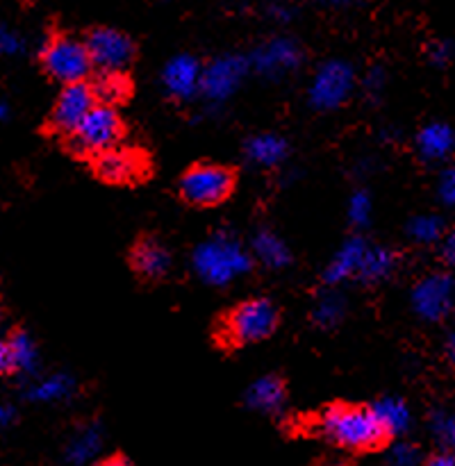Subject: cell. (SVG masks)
Masks as SVG:
<instances>
[{
  "label": "cell",
  "instance_id": "41",
  "mask_svg": "<svg viewBox=\"0 0 455 466\" xmlns=\"http://www.w3.org/2000/svg\"><path fill=\"white\" fill-rule=\"evenodd\" d=\"M98 466H130L126 462V460H121V458H112V460H105L103 464H98Z\"/></svg>",
  "mask_w": 455,
  "mask_h": 466
},
{
  "label": "cell",
  "instance_id": "7",
  "mask_svg": "<svg viewBox=\"0 0 455 466\" xmlns=\"http://www.w3.org/2000/svg\"><path fill=\"white\" fill-rule=\"evenodd\" d=\"M123 137V121L116 109L98 103L89 112V116L77 126V130L68 137V146L80 155H98L118 148Z\"/></svg>",
  "mask_w": 455,
  "mask_h": 466
},
{
  "label": "cell",
  "instance_id": "24",
  "mask_svg": "<svg viewBox=\"0 0 455 466\" xmlns=\"http://www.w3.org/2000/svg\"><path fill=\"white\" fill-rule=\"evenodd\" d=\"M76 391V380L68 373H50V376L39 378L25 390V399L32 403H59L68 400Z\"/></svg>",
  "mask_w": 455,
  "mask_h": 466
},
{
  "label": "cell",
  "instance_id": "16",
  "mask_svg": "<svg viewBox=\"0 0 455 466\" xmlns=\"http://www.w3.org/2000/svg\"><path fill=\"white\" fill-rule=\"evenodd\" d=\"M141 157L130 148H112L94 157L96 176L109 185H130L141 176Z\"/></svg>",
  "mask_w": 455,
  "mask_h": 466
},
{
  "label": "cell",
  "instance_id": "2",
  "mask_svg": "<svg viewBox=\"0 0 455 466\" xmlns=\"http://www.w3.org/2000/svg\"><path fill=\"white\" fill-rule=\"evenodd\" d=\"M191 268L209 287H226L253 268V255L228 230H217L191 253Z\"/></svg>",
  "mask_w": 455,
  "mask_h": 466
},
{
  "label": "cell",
  "instance_id": "33",
  "mask_svg": "<svg viewBox=\"0 0 455 466\" xmlns=\"http://www.w3.org/2000/svg\"><path fill=\"white\" fill-rule=\"evenodd\" d=\"M0 50L5 55H21L25 50V39L21 36V32L9 25L0 27Z\"/></svg>",
  "mask_w": 455,
  "mask_h": 466
},
{
  "label": "cell",
  "instance_id": "17",
  "mask_svg": "<svg viewBox=\"0 0 455 466\" xmlns=\"http://www.w3.org/2000/svg\"><path fill=\"white\" fill-rule=\"evenodd\" d=\"M369 244L362 237H350L344 244L339 246L332 259L328 262V267L323 268V282L328 287H339L341 282L353 280L358 278L359 267H362V259L367 255Z\"/></svg>",
  "mask_w": 455,
  "mask_h": 466
},
{
  "label": "cell",
  "instance_id": "3",
  "mask_svg": "<svg viewBox=\"0 0 455 466\" xmlns=\"http://www.w3.org/2000/svg\"><path fill=\"white\" fill-rule=\"evenodd\" d=\"M39 59L44 71L53 80L62 82L64 86L86 82L94 62H91L89 48L85 39L73 35H53L44 41L39 50Z\"/></svg>",
  "mask_w": 455,
  "mask_h": 466
},
{
  "label": "cell",
  "instance_id": "34",
  "mask_svg": "<svg viewBox=\"0 0 455 466\" xmlns=\"http://www.w3.org/2000/svg\"><path fill=\"white\" fill-rule=\"evenodd\" d=\"M453 53H455V46L450 44V41L441 39V41H435V44H430V48H428V59H430L432 66L444 68L446 64L453 59Z\"/></svg>",
  "mask_w": 455,
  "mask_h": 466
},
{
  "label": "cell",
  "instance_id": "13",
  "mask_svg": "<svg viewBox=\"0 0 455 466\" xmlns=\"http://www.w3.org/2000/svg\"><path fill=\"white\" fill-rule=\"evenodd\" d=\"M203 68L198 59L189 53H180L168 59L162 68V86L171 98L189 100L200 94Z\"/></svg>",
  "mask_w": 455,
  "mask_h": 466
},
{
  "label": "cell",
  "instance_id": "12",
  "mask_svg": "<svg viewBox=\"0 0 455 466\" xmlns=\"http://www.w3.org/2000/svg\"><path fill=\"white\" fill-rule=\"evenodd\" d=\"M250 68L267 77H280L296 71L303 62V48L291 36H273L250 53Z\"/></svg>",
  "mask_w": 455,
  "mask_h": 466
},
{
  "label": "cell",
  "instance_id": "27",
  "mask_svg": "<svg viewBox=\"0 0 455 466\" xmlns=\"http://www.w3.org/2000/svg\"><path fill=\"white\" fill-rule=\"evenodd\" d=\"M446 237V223L444 218L437 214H419V217L410 218L408 223V239L417 246H432L441 244Z\"/></svg>",
  "mask_w": 455,
  "mask_h": 466
},
{
  "label": "cell",
  "instance_id": "21",
  "mask_svg": "<svg viewBox=\"0 0 455 466\" xmlns=\"http://www.w3.org/2000/svg\"><path fill=\"white\" fill-rule=\"evenodd\" d=\"M250 253H253V259H258L262 267L271 268V271H280L291 264L289 246L268 228L255 230L253 239H250Z\"/></svg>",
  "mask_w": 455,
  "mask_h": 466
},
{
  "label": "cell",
  "instance_id": "5",
  "mask_svg": "<svg viewBox=\"0 0 455 466\" xmlns=\"http://www.w3.org/2000/svg\"><path fill=\"white\" fill-rule=\"evenodd\" d=\"M235 185L237 176L232 168L214 162H198L182 173L177 180V191L189 205L214 208L230 198Z\"/></svg>",
  "mask_w": 455,
  "mask_h": 466
},
{
  "label": "cell",
  "instance_id": "1",
  "mask_svg": "<svg viewBox=\"0 0 455 466\" xmlns=\"http://www.w3.org/2000/svg\"><path fill=\"white\" fill-rule=\"evenodd\" d=\"M317 432L326 441L346 451H373L389 440L373 410L358 405L326 408L317 417Z\"/></svg>",
  "mask_w": 455,
  "mask_h": 466
},
{
  "label": "cell",
  "instance_id": "37",
  "mask_svg": "<svg viewBox=\"0 0 455 466\" xmlns=\"http://www.w3.org/2000/svg\"><path fill=\"white\" fill-rule=\"evenodd\" d=\"M423 466H455V451H441V453L428 458Z\"/></svg>",
  "mask_w": 455,
  "mask_h": 466
},
{
  "label": "cell",
  "instance_id": "35",
  "mask_svg": "<svg viewBox=\"0 0 455 466\" xmlns=\"http://www.w3.org/2000/svg\"><path fill=\"white\" fill-rule=\"evenodd\" d=\"M362 86L369 96H380L382 89H385V71H382V68H371V71L364 76Z\"/></svg>",
  "mask_w": 455,
  "mask_h": 466
},
{
  "label": "cell",
  "instance_id": "4",
  "mask_svg": "<svg viewBox=\"0 0 455 466\" xmlns=\"http://www.w3.org/2000/svg\"><path fill=\"white\" fill-rule=\"evenodd\" d=\"M278 319H280L278 305L271 299L255 296V299L241 300L230 309L223 332H226L228 344L232 346L258 344L276 332Z\"/></svg>",
  "mask_w": 455,
  "mask_h": 466
},
{
  "label": "cell",
  "instance_id": "28",
  "mask_svg": "<svg viewBox=\"0 0 455 466\" xmlns=\"http://www.w3.org/2000/svg\"><path fill=\"white\" fill-rule=\"evenodd\" d=\"M94 86V94L96 98L103 100V105H109L112 107L114 103L123 100L130 91V85H127L126 76L123 73H107V71H100L96 76V80L91 82Z\"/></svg>",
  "mask_w": 455,
  "mask_h": 466
},
{
  "label": "cell",
  "instance_id": "40",
  "mask_svg": "<svg viewBox=\"0 0 455 466\" xmlns=\"http://www.w3.org/2000/svg\"><path fill=\"white\" fill-rule=\"evenodd\" d=\"M444 353H446V358H449V362L455 364V328L449 332V337H446Z\"/></svg>",
  "mask_w": 455,
  "mask_h": 466
},
{
  "label": "cell",
  "instance_id": "9",
  "mask_svg": "<svg viewBox=\"0 0 455 466\" xmlns=\"http://www.w3.org/2000/svg\"><path fill=\"white\" fill-rule=\"evenodd\" d=\"M86 48H89L91 62L100 71L123 73L135 59V41L130 35L109 25H98L86 32Z\"/></svg>",
  "mask_w": 455,
  "mask_h": 466
},
{
  "label": "cell",
  "instance_id": "19",
  "mask_svg": "<svg viewBox=\"0 0 455 466\" xmlns=\"http://www.w3.org/2000/svg\"><path fill=\"white\" fill-rule=\"evenodd\" d=\"M285 400H287L285 380H282L280 376H273V373L250 382V387L244 394L246 408L262 414L280 412V410L285 408Z\"/></svg>",
  "mask_w": 455,
  "mask_h": 466
},
{
  "label": "cell",
  "instance_id": "25",
  "mask_svg": "<svg viewBox=\"0 0 455 466\" xmlns=\"http://www.w3.org/2000/svg\"><path fill=\"white\" fill-rule=\"evenodd\" d=\"M396 262H399V255L394 250L385 248V246H369L362 267H359L358 280L362 285H378L394 273Z\"/></svg>",
  "mask_w": 455,
  "mask_h": 466
},
{
  "label": "cell",
  "instance_id": "11",
  "mask_svg": "<svg viewBox=\"0 0 455 466\" xmlns=\"http://www.w3.org/2000/svg\"><path fill=\"white\" fill-rule=\"evenodd\" d=\"M250 68V59L239 53H228L221 57L212 59L203 68V85H200V96L209 103H223L230 98L241 85Z\"/></svg>",
  "mask_w": 455,
  "mask_h": 466
},
{
  "label": "cell",
  "instance_id": "36",
  "mask_svg": "<svg viewBox=\"0 0 455 466\" xmlns=\"http://www.w3.org/2000/svg\"><path fill=\"white\" fill-rule=\"evenodd\" d=\"M440 255H441V262H444L446 267L455 268V230L446 232V237L440 244Z\"/></svg>",
  "mask_w": 455,
  "mask_h": 466
},
{
  "label": "cell",
  "instance_id": "30",
  "mask_svg": "<svg viewBox=\"0 0 455 466\" xmlns=\"http://www.w3.org/2000/svg\"><path fill=\"white\" fill-rule=\"evenodd\" d=\"M371 212L373 205L367 191H353V196H350L349 200V221L353 223L355 228H367L369 223H371Z\"/></svg>",
  "mask_w": 455,
  "mask_h": 466
},
{
  "label": "cell",
  "instance_id": "6",
  "mask_svg": "<svg viewBox=\"0 0 455 466\" xmlns=\"http://www.w3.org/2000/svg\"><path fill=\"white\" fill-rule=\"evenodd\" d=\"M355 68L346 59H326L318 64L308 86V103L317 112L341 107L353 96Z\"/></svg>",
  "mask_w": 455,
  "mask_h": 466
},
{
  "label": "cell",
  "instance_id": "26",
  "mask_svg": "<svg viewBox=\"0 0 455 466\" xmlns=\"http://www.w3.org/2000/svg\"><path fill=\"white\" fill-rule=\"evenodd\" d=\"M346 314V299L335 289H326L317 296L312 305V321L314 326L330 330L344 319Z\"/></svg>",
  "mask_w": 455,
  "mask_h": 466
},
{
  "label": "cell",
  "instance_id": "38",
  "mask_svg": "<svg viewBox=\"0 0 455 466\" xmlns=\"http://www.w3.org/2000/svg\"><path fill=\"white\" fill-rule=\"evenodd\" d=\"M267 14L271 18H276V21H289L291 14H294V9L285 7V5H268Z\"/></svg>",
  "mask_w": 455,
  "mask_h": 466
},
{
  "label": "cell",
  "instance_id": "22",
  "mask_svg": "<svg viewBox=\"0 0 455 466\" xmlns=\"http://www.w3.org/2000/svg\"><path fill=\"white\" fill-rule=\"evenodd\" d=\"M244 155L248 162L255 164V167L273 168L278 167V164L285 162L287 155H289V144H287L280 135L262 132V135H253L246 141Z\"/></svg>",
  "mask_w": 455,
  "mask_h": 466
},
{
  "label": "cell",
  "instance_id": "10",
  "mask_svg": "<svg viewBox=\"0 0 455 466\" xmlns=\"http://www.w3.org/2000/svg\"><path fill=\"white\" fill-rule=\"evenodd\" d=\"M96 105H98V98H96L94 86L89 82H77V85L62 86L53 109H50V132L71 137L77 130V126L89 116V112Z\"/></svg>",
  "mask_w": 455,
  "mask_h": 466
},
{
  "label": "cell",
  "instance_id": "29",
  "mask_svg": "<svg viewBox=\"0 0 455 466\" xmlns=\"http://www.w3.org/2000/svg\"><path fill=\"white\" fill-rule=\"evenodd\" d=\"M428 423H430V432L444 446V451H455V410L453 412L435 410Z\"/></svg>",
  "mask_w": 455,
  "mask_h": 466
},
{
  "label": "cell",
  "instance_id": "15",
  "mask_svg": "<svg viewBox=\"0 0 455 466\" xmlns=\"http://www.w3.org/2000/svg\"><path fill=\"white\" fill-rule=\"evenodd\" d=\"M130 264L135 273L144 280L157 282L171 271V250L157 237H141L130 250Z\"/></svg>",
  "mask_w": 455,
  "mask_h": 466
},
{
  "label": "cell",
  "instance_id": "20",
  "mask_svg": "<svg viewBox=\"0 0 455 466\" xmlns=\"http://www.w3.org/2000/svg\"><path fill=\"white\" fill-rule=\"evenodd\" d=\"M103 428L98 423H82L64 446L66 466H86L94 462L103 451Z\"/></svg>",
  "mask_w": 455,
  "mask_h": 466
},
{
  "label": "cell",
  "instance_id": "23",
  "mask_svg": "<svg viewBox=\"0 0 455 466\" xmlns=\"http://www.w3.org/2000/svg\"><path fill=\"white\" fill-rule=\"evenodd\" d=\"M371 410L376 414L378 423L382 426V431L387 432V437H400L410 431L412 414H410L405 400L399 399V396H385V399L376 400Z\"/></svg>",
  "mask_w": 455,
  "mask_h": 466
},
{
  "label": "cell",
  "instance_id": "39",
  "mask_svg": "<svg viewBox=\"0 0 455 466\" xmlns=\"http://www.w3.org/2000/svg\"><path fill=\"white\" fill-rule=\"evenodd\" d=\"M14 417H16V410L12 408V403H5L3 408H0V426L7 428L9 423H14Z\"/></svg>",
  "mask_w": 455,
  "mask_h": 466
},
{
  "label": "cell",
  "instance_id": "14",
  "mask_svg": "<svg viewBox=\"0 0 455 466\" xmlns=\"http://www.w3.org/2000/svg\"><path fill=\"white\" fill-rule=\"evenodd\" d=\"M39 349L25 330H14L0 344V371L5 376H35Z\"/></svg>",
  "mask_w": 455,
  "mask_h": 466
},
{
  "label": "cell",
  "instance_id": "31",
  "mask_svg": "<svg viewBox=\"0 0 455 466\" xmlns=\"http://www.w3.org/2000/svg\"><path fill=\"white\" fill-rule=\"evenodd\" d=\"M421 462V451L412 441H396L389 451L391 466H417Z\"/></svg>",
  "mask_w": 455,
  "mask_h": 466
},
{
  "label": "cell",
  "instance_id": "32",
  "mask_svg": "<svg viewBox=\"0 0 455 466\" xmlns=\"http://www.w3.org/2000/svg\"><path fill=\"white\" fill-rule=\"evenodd\" d=\"M437 196L446 208L455 209V167L444 168L437 180Z\"/></svg>",
  "mask_w": 455,
  "mask_h": 466
},
{
  "label": "cell",
  "instance_id": "42",
  "mask_svg": "<svg viewBox=\"0 0 455 466\" xmlns=\"http://www.w3.org/2000/svg\"><path fill=\"white\" fill-rule=\"evenodd\" d=\"M0 116H3V121H7V118H9V105H7V100H3V103H0Z\"/></svg>",
  "mask_w": 455,
  "mask_h": 466
},
{
  "label": "cell",
  "instance_id": "8",
  "mask_svg": "<svg viewBox=\"0 0 455 466\" xmlns=\"http://www.w3.org/2000/svg\"><path fill=\"white\" fill-rule=\"evenodd\" d=\"M410 305L421 321H444L455 309V278L444 271L428 273L414 282L410 291Z\"/></svg>",
  "mask_w": 455,
  "mask_h": 466
},
{
  "label": "cell",
  "instance_id": "18",
  "mask_svg": "<svg viewBox=\"0 0 455 466\" xmlns=\"http://www.w3.org/2000/svg\"><path fill=\"white\" fill-rule=\"evenodd\" d=\"M417 153L423 162H446L455 150V132L449 123L430 121L417 132Z\"/></svg>",
  "mask_w": 455,
  "mask_h": 466
}]
</instances>
